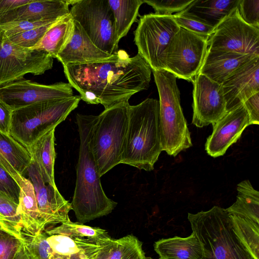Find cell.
I'll return each mask as SVG.
<instances>
[{"label":"cell","instance_id":"6da1fadb","mask_svg":"<svg viewBox=\"0 0 259 259\" xmlns=\"http://www.w3.org/2000/svg\"><path fill=\"white\" fill-rule=\"evenodd\" d=\"M68 83L88 104H101L104 109L128 102L136 93L148 89L152 70L138 53L130 57L120 50L109 59L64 66Z\"/></svg>","mask_w":259,"mask_h":259},{"label":"cell","instance_id":"7a4b0ae2","mask_svg":"<svg viewBox=\"0 0 259 259\" xmlns=\"http://www.w3.org/2000/svg\"><path fill=\"white\" fill-rule=\"evenodd\" d=\"M97 119V115H76L80 144L75 187L71 204L77 222L83 224L109 214L117 205L104 192L91 149V139Z\"/></svg>","mask_w":259,"mask_h":259},{"label":"cell","instance_id":"3957f363","mask_svg":"<svg viewBox=\"0 0 259 259\" xmlns=\"http://www.w3.org/2000/svg\"><path fill=\"white\" fill-rule=\"evenodd\" d=\"M159 101L147 98L127 107V123L121 164L150 171L162 151Z\"/></svg>","mask_w":259,"mask_h":259},{"label":"cell","instance_id":"277c9868","mask_svg":"<svg viewBox=\"0 0 259 259\" xmlns=\"http://www.w3.org/2000/svg\"><path fill=\"white\" fill-rule=\"evenodd\" d=\"M188 219L202 245L203 259H255L234 231L225 209L214 206L188 213Z\"/></svg>","mask_w":259,"mask_h":259},{"label":"cell","instance_id":"5b68a950","mask_svg":"<svg viewBox=\"0 0 259 259\" xmlns=\"http://www.w3.org/2000/svg\"><path fill=\"white\" fill-rule=\"evenodd\" d=\"M158 92L159 127L162 150L176 156L192 146L191 134L180 103L176 77L170 72L152 70Z\"/></svg>","mask_w":259,"mask_h":259},{"label":"cell","instance_id":"8992f818","mask_svg":"<svg viewBox=\"0 0 259 259\" xmlns=\"http://www.w3.org/2000/svg\"><path fill=\"white\" fill-rule=\"evenodd\" d=\"M79 95L39 102L13 110L9 134L27 148L63 122L78 105Z\"/></svg>","mask_w":259,"mask_h":259},{"label":"cell","instance_id":"52a82bcc","mask_svg":"<svg viewBox=\"0 0 259 259\" xmlns=\"http://www.w3.org/2000/svg\"><path fill=\"white\" fill-rule=\"evenodd\" d=\"M129 104L128 102L117 104L97 115L91 145L100 177L121 164Z\"/></svg>","mask_w":259,"mask_h":259},{"label":"cell","instance_id":"ba28073f","mask_svg":"<svg viewBox=\"0 0 259 259\" xmlns=\"http://www.w3.org/2000/svg\"><path fill=\"white\" fill-rule=\"evenodd\" d=\"M134 31L138 53L152 70L164 69L165 53L180 27L171 15L150 13L141 16Z\"/></svg>","mask_w":259,"mask_h":259},{"label":"cell","instance_id":"9c48e42d","mask_svg":"<svg viewBox=\"0 0 259 259\" xmlns=\"http://www.w3.org/2000/svg\"><path fill=\"white\" fill-rule=\"evenodd\" d=\"M69 13L92 41L100 49L113 54L118 43L113 14L108 0L70 1Z\"/></svg>","mask_w":259,"mask_h":259},{"label":"cell","instance_id":"30bf717a","mask_svg":"<svg viewBox=\"0 0 259 259\" xmlns=\"http://www.w3.org/2000/svg\"><path fill=\"white\" fill-rule=\"evenodd\" d=\"M208 37L180 27L165 53L163 66L176 78L192 82L208 49Z\"/></svg>","mask_w":259,"mask_h":259},{"label":"cell","instance_id":"8fae6325","mask_svg":"<svg viewBox=\"0 0 259 259\" xmlns=\"http://www.w3.org/2000/svg\"><path fill=\"white\" fill-rule=\"evenodd\" d=\"M53 58L47 52L19 46L2 33L0 37V85L22 79L24 75L44 74L52 68Z\"/></svg>","mask_w":259,"mask_h":259},{"label":"cell","instance_id":"7c38bea8","mask_svg":"<svg viewBox=\"0 0 259 259\" xmlns=\"http://www.w3.org/2000/svg\"><path fill=\"white\" fill-rule=\"evenodd\" d=\"M208 50L259 56V28L246 23L236 8L215 26Z\"/></svg>","mask_w":259,"mask_h":259},{"label":"cell","instance_id":"4fadbf2b","mask_svg":"<svg viewBox=\"0 0 259 259\" xmlns=\"http://www.w3.org/2000/svg\"><path fill=\"white\" fill-rule=\"evenodd\" d=\"M73 96L68 83L42 84L24 78L0 85V100L12 110Z\"/></svg>","mask_w":259,"mask_h":259},{"label":"cell","instance_id":"5bb4252c","mask_svg":"<svg viewBox=\"0 0 259 259\" xmlns=\"http://www.w3.org/2000/svg\"><path fill=\"white\" fill-rule=\"evenodd\" d=\"M24 175L28 176L33 186L42 231L48 225L70 221L71 203L63 197L56 185L44 181L32 160Z\"/></svg>","mask_w":259,"mask_h":259},{"label":"cell","instance_id":"9a60e30c","mask_svg":"<svg viewBox=\"0 0 259 259\" xmlns=\"http://www.w3.org/2000/svg\"><path fill=\"white\" fill-rule=\"evenodd\" d=\"M192 82V123L198 127L213 125L227 112L222 84L200 73Z\"/></svg>","mask_w":259,"mask_h":259},{"label":"cell","instance_id":"2e32d148","mask_svg":"<svg viewBox=\"0 0 259 259\" xmlns=\"http://www.w3.org/2000/svg\"><path fill=\"white\" fill-rule=\"evenodd\" d=\"M249 125V116L243 104L228 111L212 125V132L205 144L206 153L213 158L224 155Z\"/></svg>","mask_w":259,"mask_h":259},{"label":"cell","instance_id":"e0dca14e","mask_svg":"<svg viewBox=\"0 0 259 259\" xmlns=\"http://www.w3.org/2000/svg\"><path fill=\"white\" fill-rule=\"evenodd\" d=\"M227 111L259 92V57L241 66L221 84Z\"/></svg>","mask_w":259,"mask_h":259},{"label":"cell","instance_id":"ac0fdd59","mask_svg":"<svg viewBox=\"0 0 259 259\" xmlns=\"http://www.w3.org/2000/svg\"><path fill=\"white\" fill-rule=\"evenodd\" d=\"M70 1H32L8 12L0 17V24L19 21H49L60 19L69 13Z\"/></svg>","mask_w":259,"mask_h":259},{"label":"cell","instance_id":"d6986e66","mask_svg":"<svg viewBox=\"0 0 259 259\" xmlns=\"http://www.w3.org/2000/svg\"><path fill=\"white\" fill-rule=\"evenodd\" d=\"M74 23L72 36L57 58L63 66L97 62L108 59L112 56L98 48L79 24L74 21Z\"/></svg>","mask_w":259,"mask_h":259},{"label":"cell","instance_id":"ffe728a7","mask_svg":"<svg viewBox=\"0 0 259 259\" xmlns=\"http://www.w3.org/2000/svg\"><path fill=\"white\" fill-rule=\"evenodd\" d=\"M257 57L259 56L207 49L199 73L222 84L238 68Z\"/></svg>","mask_w":259,"mask_h":259},{"label":"cell","instance_id":"44dd1931","mask_svg":"<svg viewBox=\"0 0 259 259\" xmlns=\"http://www.w3.org/2000/svg\"><path fill=\"white\" fill-rule=\"evenodd\" d=\"M160 259H203L202 245L194 232L185 238L161 239L154 243Z\"/></svg>","mask_w":259,"mask_h":259},{"label":"cell","instance_id":"7402d4cb","mask_svg":"<svg viewBox=\"0 0 259 259\" xmlns=\"http://www.w3.org/2000/svg\"><path fill=\"white\" fill-rule=\"evenodd\" d=\"M31 162L27 149L9 134L0 131V165L17 181L24 176Z\"/></svg>","mask_w":259,"mask_h":259},{"label":"cell","instance_id":"603a6c76","mask_svg":"<svg viewBox=\"0 0 259 259\" xmlns=\"http://www.w3.org/2000/svg\"><path fill=\"white\" fill-rule=\"evenodd\" d=\"M53 127L37 139L27 149L31 160L37 166L44 181L56 185L54 165L56 157L55 149V131Z\"/></svg>","mask_w":259,"mask_h":259},{"label":"cell","instance_id":"cb8c5ba5","mask_svg":"<svg viewBox=\"0 0 259 259\" xmlns=\"http://www.w3.org/2000/svg\"><path fill=\"white\" fill-rule=\"evenodd\" d=\"M20 187L19 212L23 231L33 235L43 231L33 186L30 180L21 176L17 181Z\"/></svg>","mask_w":259,"mask_h":259},{"label":"cell","instance_id":"d4e9b609","mask_svg":"<svg viewBox=\"0 0 259 259\" xmlns=\"http://www.w3.org/2000/svg\"><path fill=\"white\" fill-rule=\"evenodd\" d=\"M74 26V21L69 13L54 23L38 43L32 49L45 51L53 58L57 59L70 40Z\"/></svg>","mask_w":259,"mask_h":259},{"label":"cell","instance_id":"484cf974","mask_svg":"<svg viewBox=\"0 0 259 259\" xmlns=\"http://www.w3.org/2000/svg\"><path fill=\"white\" fill-rule=\"evenodd\" d=\"M236 201L225 209L231 215H238L259 224V192L246 180L237 185Z\"/></svg>","mask_w":259,"mask_h":259},{"label":"cell","instance_id":"4316f807","mask_svg":"<svg viewBox=\"0 0 259 259\" xmlns=\"http://www.w3.org/2000/svg\"><path fill=\"white\" fill-rule=\"evenodd\" d=\"M114 18L117 41L125 36L133 23L137 21L143 0H108Z\"/></svg>","mask_w":259,"mask_h":259},{"label":"cell","instance_id":"83f0119b","mask_svg":"<svg viewBox=\"0 0 259 259\" xmlns=\"http://www.w3.org/2000/svg\"><path fill=\"white\" fill-rule=\"evenodd\" d=\"M239 0H195L189 11L215 26L237 8Z\"/></svg>","mask_w":259,"mask_h":259},{"label":"cell","instance_id":"f1b7e54d","mask_svg":"<svg viewBox=\"0 0 259 259\" xmlns=\"http://www.w3.org/2000/svg\"><path fill=\"white\" fill-rule=\"evenodd\" d=\"M95 241L99 245L95 259H124L140 242L133 235L113 239L108 234L95 239Z\"/></svg>","mask_w":259,"mask_h":259},{"label":"cell","instance_id":"f546056e","mask_svg":"<svg viewBox=\"0 0 259 259\" xmlns=\"http://www.w3.org/2000/svg\"><path fill=\"white\" fill-rule=\"evenodd\" d=\"M229 216L237 236L253 257L259 259V224L238 215Z\"/></svg>","mask_w":259,"mask_h":259},{"label":"cell","instance_id":"4dcf8cb0","mask_svg":"<svg viewBox=\"0 0 259 259\" xmlns=\"http://www.w3.org/2000/svg\"><path fill=\"white\" fill-rule=\"evenodd\" d=\"M47 240L54 252L68 256L85 253L95 243L93 238H73L60 234L48 235Z\"/></svg>","mask_w":259,"mask_h":259},{"label":"cell","instance_id":"1f68e13d","mask_svg":"<svg viewBox=\"0 0 259 259\" xmlns=\"http://www.w3.org/2000/svg\"><path fill=\"white\" fill-rule=\"evenodd\" d=\"M48 235L60 234L73 238L96 239L108 234V232L99 227L86 226L78 222L71 221L50 229H45Z\"/></svg>","mask_w":259,"mask_h":259},{"label":"cell","instance_id":"d6a6232c","mask_svg":"<svg viewBox=\"0 0 259 259\" xmlns=\"http://www.w3.org/2000/svg\"><path fill=\"white\" fill-rule=\"evenodd\" d=\"M188 9L189 8L182 12L172 15L176 23L179 27L209 38L215 27L196 14L189 11Z\"/></svg>","mask_w":259,"mask_h":259},{"label":"cell","instance_id":"836d02e7","mask_svg":"<svg viewBox=\"0 0 259 259\" xmlns=\"http://www.w3.org/2000/svg\"><path fill=\"white\" fill-rule=\"evenodd\" d=\"M24 246L30 259H50L54 253L44 231L31 235L22 232Z\"/></svg>","mask_w":259,"mask_h":259},{"label":"cell","instance_id":"e575fe53","mask_svg":"<svg viewBox=\"0 0 259 259\" xmlns=\"http://www.w3.org/2000/svg\"><path fill=\"white\" fill-rule=\"evenodd\" d=\"M0 215L10 226L22 234L19 204L2 193H0Z\"/></svg>","mask_w":259,"mask_h":259},{"label":"cell","instance_id":"d590c367","mask_svg":"<svg viewBox=\"0 0 259 259\" xmlns=\"http://www.w3.org/2000/svg\"><path fill=\"white\" fill-rule=\"evenodd\" d=\"M195 0H143L144 3L151 6L154 14L160 15H171L187 9Z\"/></svg>","mask_w":259,"mask_h":259},{"label":"cell","instance_id":"8d00e7d4","mask_svg":"<svg viewBox=\"0 0 259 259\" xmlns=\"http://www.w3.org/2000/svg\"><path fill=\"white\" fill-rule=\"evenodd\" d=\"M58 20L8 38L15 45L23 48L32 49L38 43L48 29Z\"/></svg>","mask_w":259,"mask_h":259},{"label":"cell","instance_id":"74e56055","mask_svg":"<svg viewBox=\"0 0 259 259\" xmlns=\"http://www.w3.org/2000/svg\"><path fill=\"white\" fill-rule=\"evenodd\" d=\"M24 243V239H20L0 228V259H15Z\"/></svg>","mask_w":259,"mask_h":259},{"label":"cell","instance_id":"f35d334b","mask_svg":"<svg viewBox=\"0 0 259 259\" xmlns=\"http://www.w3.org/2000/svg\"><path fill=\"white\" fill-rule=\"evenodd\" d=\"M58 20L40 21H19L10 22L0 24V30L5 35L8 37L54 22Z\"/></svg>","mask_w":259,"mask_h":259},{"label":"cell","instance_id":"ab89813d","mask_svg":"<svg viewBox=\"0 0 259 259\" xmlns=\"http://www.w3.org/2000/svg\"><path fill=\"white\" fill-rule=\"evenodd\" d=\"M0 193L19 204L20 187L16 180L0 165Z\"/></svg>","mask_w":259,"mask_h":259},{"label":"cell","instance_id":"60d3db41","mask_svg":"<svg viewBox=\"0 0 259 259\" xmlns=\"http://www.w3.org/2000/svg\"><path fill=\"white\" fill-rule=\"evenodd\" d=\"M237 8L246 23L259 28V0H239Z\"/></svg>","mask_w":259,"mask_h":259},{"label":"cell","instance_id":"b9f144b4","mask_svg":"<svg viewBox=\"0 0 259 259\" xmlns=\"http://www.w3.org/2000/svg\"><path fill=\"white\" fill-rule=\"evenodd\" d=\"M246 110L251 125L259 124V92L251 96L243 103Z\"/></svg>","mask_w":259,"mask_h":259},{"label":"cell","instance_id":"7bdbcfd3","mask_svg":"<svg viewBox=\"0 0 259 259\" xmlns=\"http://www.w3.org/2000/svg\"><path fill=\"white\" fill-rule=\"evenodd\" d=\"M12 110L0 100V131L9 134Z\"/></svg>","mask_w":259,"mask_h":259},{"label":"cell","instance_id":"ee69618b","mask_svg":"<svg viewBox=\"0 0 259 259\" xmlns=\"http://www.w3.org/2000/svg\"><path fill=\"white\" fill-rule=\"evenodd\" d=\"M31 1L32 0H0V17L8 12Z\"/></svg>","mask_w":259,"mask_h":259},{"label":"cell","instance_id":"f6af8a7d","mask_svg":"<svg viewBox=\"0 0 259 259\" xmlns=\"http://www.w3.org/2000/svg\"><path fill=\"white\" fill-rule=\"evenodd\" d=\"M146 257L142 249V243L140 241L124 259H146Z\"/></svg>","mask_w":259,"mask_h":259},{"label":"cell","instance_id":"bcb514c9","mask_svg":"<svg viewBox=\"0 0 259 259\" xmlns=\"http://www.w3.org/2000/svg\"><path fill=\"white\" fill-rule=\"evenodd\" d=\"M0 228L2 229L16 237L24 239L23 235L18 232L15 229L10 226L0 215Z\"/></svg>","mask_w":259,"mask_h":259},{"label":"cell","instance_id":"7dc6e473","mask_svg":"<svg viewBox=\"0 0 259 259\" xmlns=\"http://www.w3.org/2000/svg\"><path fill=\"white\" fill-rule=\"evenodd\" d=\"M81 254L72 255L71 256L63 255L54 252L50 259H81Z\"/></svg>","mask_w":259,"mask_h":259},{"label":"cell","instance_id":"c3c4849f","mask_svg":"<svg viewBox=\"0 0 259 259\" xmlns=\"http://www.w3.org/2000/svg\"><path fill=\"white\" fill-rule=\"evenodd\" d=\"M15 259H30L24 246V243L19 249Z\"/></svg>","mask_w":259,"mask_h":259},{"label":"cell","instance_id":"681fc988","mask_svg":"<svg viewBox=\"0 0 259 259\" xmlns=\"http://www.w3.org/2000/svg\"><path fill=\"white\" fill-rule=\"evenodd\" d=\"M2 31L0 30V37L1 36L2 34Z\"/></svg>","mask_w":259,"mask_h":259},{"label":"cell","instance_id":"f907efd6","mask_svg":"<svg viewBox=\"0 0 259 259\" xmlns=\"http://www.w3.org/2000/svg\"><path fill=\"white\" fill-rule=\"evenodd\" d=\"M146 259H152V258H151V257H146ZM159 259H160V258H159Z\"/></svg>","mask_w":259,"mask_h":259}]
</instances>
